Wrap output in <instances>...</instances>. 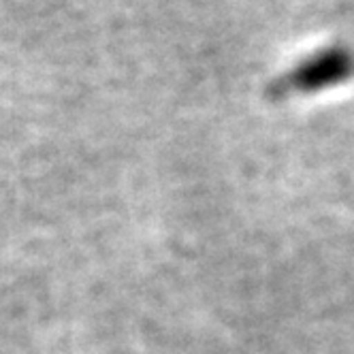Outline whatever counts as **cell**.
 I'll return each instance as SVG.
<instances>
[{
  "instance_id": "6da1fadb",
  "label": "cell",
  "mask_w": 354,
  "mask_h": 354,
  "mask_svg": "<svg viewBox=\"0 0 354 354\" xmlns=\"http://www.w3.org/2000/svg\"><path fill=\"white\" fill-rule=\"evenodd\" d=\"M354 71V54L346 47H328L318 54H312L295 66L288 75L277 82L273 88L282 92H306L312 88L328 86L346 80Z\"/></svg>"
}]
</instances>
